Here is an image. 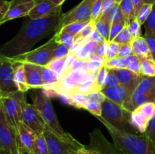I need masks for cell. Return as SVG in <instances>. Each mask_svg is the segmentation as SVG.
Instances as JSON below:
<instances>
[{"mask_svg": "<svg viewBox=\"0 0 155 154\" xmlns=\"http://www.w3.org/2000/svg\"><path fill=\"white\" fill-rule=\"evenodd\" d=\"M85 110H88L89 113H92L95 116H101L102 113V108H101V104L98 101L89 100L87 103Z\"/></svg>", "mask_w": 155, "mask_h": 154, "instance_id": "cell-37", "label": "cell"}, {"mask_svg": "<svg viewBox=\"0 0 155 154\" xmlns=\"http://www.w3.org/2000/svg\"><path fill=\"white\" fill-rule=\"evenodd\" d=\"M31 98L33 104L40 112L46 123V129L49 130L58 137L67 141L74 143H80L71 134L66 132L62 128L53 108L50 98L45 96L42 92H36L34 94H31Z\"/></svg>", "mask_w": 155, "mask_h": 154, "instance_id": "cell-3", "label": "cell"}, {"mask_svg": "<svg viewBox=\"0 0 155 154\" xmlns=\"http://www.w3.org/2000/svg\"><path fill=\"white\" fill-rule=\"evenodd\" d=\"M96 1L97 0H83L78 5L71 11L62 14L58 31L70 24L91 18L92 8Z\"/></svg>", "mask_w": 155, "mask_h": 154, "instance_id": "cell-10", "label": "cell"}, {"mask_svg": "<svg viewBox=\"0 0 155 154\" xmlns=\"http://www.w3.org/2000/svg\"><path fill=\"white\" fill-rule=\"evenodd\" d=\"M89 143L86 146L95 154H123L114 144L108 141L101 130L95 128L89 134Z\"/></svg>", "mask_w": 155, "mask_h": 154, "instance_id": "cell-11", "label": "cell"}, {"mask_svg": "<svg viewBox=\"0 0 155 154\" xmlns=\"http://www.w3.org/2000/svg\"><path fill=\"white\" fill-rule=\"evenodd\" d=\"M126 24L124 22L116 23V24H112L110 27V33H109V39L108 41H114L117 36L121 32V30L124 29Z\"/></svg>", "mask_w": 155, "mask_h": 154, "instance_id": "cell-41", "label": "cell"}, {"mask_svg": "<svg viewBox=\"0 0 155 154\" xmlns=\"http://www.w3.org/2000/svg\"><path fill=\"white\" fill-rule=\"evenodd\" d=\"M111 24V21L106 14H104L101 19L95 22V30L99 32L100 34L107 41H108L109 39V33H110Z\"/></svg>", "mask_w": 155, "mask_h": 154, "instance_id": "cell-25", "label": "cell"}, {"mask_svg": "<svg viewBox=\"0 0 155 154\" xmlns=\"http://www.w3.org/2000/svg\"><path fill=\"white\" fill-rule=\"evenodd\" d=\"M111 137L113 143L123 154H155V143L144 134H132L118 129L102 116H95Z\"/></svg>", "mask_w": 155, "mask_h": 154, "instance_id": "cell-2", "label": "cell"}, {"mask_svg": "<svg viewBox=\"0 0 155 154\" xmlns=\"http://www.w3.org/2000/svg\"><path fill=\"white\" fill-rule=\"evenodd\" d=\"M77 154H95L91 149H88L86 146L77 151Z\"/></svg>", "mask_w": 155, "mask_h": 154, "instance_id": "cell-56", "label": "cell"}, {"mask_svg": "<svg viewBox=\"0 0 155 154\" xmlns=\"http://www.w3.org/2000/svg\"><path fill=\"white\" fill-rule=\"evenodd\" d=\"M25 72L26 79L29 87L32 89L41 88L44 87L41 66L32 63H23Z\"/></svg>", "mask_w": 155, "mask_h": 154, "instance_id": "cell-16", "label": "cell"}, {"mask_svg": "<svg viewBox=\"0 0 155 154\" xmlns=\"http://www.w3.org/2000/svg\"><path fill=\"white\" fill-rule=\"evenodd\" d=\"M144 38L145 39L147 43H148V47H149V49L151 51L153 60H155V38H153L151 36H149L145 34L144 36Z\"/></svg>", "mask_w": 155, "mask_h": 154, "instance_id": "cell-53", "label": "cell"}, {"mask_svg": "<svg viewBox=\"0 0 155 154\" xmlns=\"http://www.w3.org/2000/svg\"><path fill=\"white\" fill-rule=\"evenodd\" d=\"M26 100L24 92L18 90L10 95L0 96V110L6 120L18 133V128L22 122L23 106Z\"/></svg>", "mask_w": 155, "mask_h": 154, "instance_id": "cell-5", "label": "cell"}, {"mask_svg": "<svg viewBox=\"0 0 155 154\" xmlns=\"http://www.w3.org/2000/svg\"><path fill=\"white\" fill-rule=\"evenodd\" d=\"M88 96H89V100H93V101H98V102L101 103V104L106 99V97L104 96V94L101 91L94 92V93L89 94Z\"/></svg>", "mask_w": 155, "mask_h": 154, "instance_id": "cell-54", "label": "cell"}, {"mask_svg": "<svg viewBox=\"0 0 155 154\" xmlns=\"http://www.w3.org/2000/svg\"><path fill=\"white\" fill-rule=\"evenodd\" d=\"M115 4H116V2L114 0H104V2H103L102 5V8H101V14H100V16L98 18V21L99 19H101L104 14H106L113 8V6Z\"/></svg>", "mask_w": 155, "mask_h": 154, "instance_id": "cell-49", "label": "cell"}, {"mask_svg": "<svg viewBox=\"0 0 155 154\" xmlns=\"http://www.w3.org/2000/svg\"><path fill=\"white\" fill-rule=\"evenodd\" d=\"M119 47H120V44L117 43V42H114V41H108L107 58H106V60L117 57L118 51H119Z\"/></svg>", "mask_w": 155, "mask_h": 154, "instance_id": "cell-42", "label": "cell"}, {"mask_svg": "<svg viewBox=\"0 0 155 154\" xmlns=\"http://www.w3.org/2000/svg\"><path fill=\"white\" fill-rule=\"evenodd\" d=\"M71 51L68 47L65 46L63 44H58L55 51H54V57L53 59H61L67 57L70 54ZM52 59V60H53Z\"/></svg>", "mask_w": 155, "mask_h": 154, "instance_id": "cell-40", "label": "cell"}, {"mask_svg": "<svg viewBox=\"0 0 155 154\" xmlns=\"http://www.w3.org/2000/svg\"><path fill=\"white\" fill-rule=\"evenodd\" d=\"M155 103V94L145 93L140 91L136 90L133 94L130 100V107L133 113L135 110L141 105L146 103Z\"/></svg>", "mask_w": 155, "mask_h": 154, "instance_id": "cell-21", "label": "cell"}, {"mask_svg": "<svg viewBox=\"0 0 155 154\" xmlns=\"http://www.w3.org/2000/svg\"><path fill=\"white\" fill-rule=\"evenodd\" d=\"M107 46H108V41L98 45V48L95 51V54L99 56V57H101V58L104 59V60H106V58H107Z\"/></svg>", "mask_w": 155, "mask_h": 154, "instance_id": "cell-50", "label": "cell"}, {"mask_svg": "<svg viewBox=\"0 0 155 154\" xmlns=\"http://www.w3.org/2000/svg\"><path fill=\"white\" fill-rule=\"evenodd\" d=\"M131 46L133 54L140 60L145 59H153L149 47L144 36L133 39L131 42Z\"/></svg>", "mask_w": 155, "mask_h": 154, "instance_id": "cell-20", "label": "cell"}, {"mask_svg": "<svg viewBox=\"0 0 155 154\" xmlns=\"http://www.w3.org/2000/svg\"><path fill=\"white\" fill-rule=\"evenodd\" d=\"M88 39H89V40L97 42L98 45H101V44L107 42V40H106V39H104L101 34H100L99 32L97 31L96 30H95L93 32H92V33L89 36V37L88 38Z\"/></svg>", "mask_w": 155, "mask_h": 154, "instance_id": "cell-51", "label": "cell"}, {"mask_svg": "<svg viewBox=\"0 0 155 154\" xmlns=\"http://www.w3.org/2000/svg\"><path fill=\"white\" fill-rule=\"evenodd\" d=\"M15 64L6 56L0 54V96L18 91L15 82Z\"/></svg>", "mask_w": 155, "mask_h": 154, "instance_id": "cell-8", "label": "cell"}, {"mask_svg": "<svg viewBox=\"0 0 155 154\" xmlns=\"http://www.w3.org/2000/svg\"><path fill=\"white\" fill-rule=\"evenodd\" d=\"M104 64V63L103 62L96 61V60H89V61L86 62V66H87L89 72L91 73L96 74V75L100 68Z\"/></svg>", "mask_w": 155, "mask_h": 154, "instance_id": "cell-48", "label": "cell"}, {"mask_svg": "<svg viewBox=\"0 0 155 154\" xmlns=\"http://www.w3.org/2000/svg\"><path fill=\"white\" fill-rule=\"evenodd\" d=\"M114 1L116 2V3H117V4H120V3L123 0H114Z\"/></svg>", "mask_w": 155, "mask_h": 154, "instance_id": "cell-61", "label": "cell"}, {"mask_svg": "<svg viewBox=\"0 0 155 154\" xmlns=\"http://www.w3.org/2000/svg\"><path fill=\"white\" fill-rule=\"evenodd\" d=\"M15 82L17 88L21 91L24 92L30 89L26 79L25 72L23 63H15Z\"/></svg>", "mask_w": 155, "mask_h": 154, "instance_id": "cell-23", "label": "cell"}, {"mask_svg": "<svg viewBox=\"0 0 155 154\" xmlns=\"http://www.w3.org/2000/svg\"><path fill=\"white\" fill-rule=\"evenodd\" d=\"M119 84L120 83L119 81H118L117 76V75L115 74V72H114L113 69H108V70H107V77H106L104 87H105V86L117 85Z\"/></svg>", "mask_w": 155, "mask_h": 154, "instance_id": "cell-46", "label": "cell"}, {"mask_svg": "<svg viewBox=\"0 0 155 154\" xmlns=\"http://www.w3.org/2000/svg\"><path fill=\"white\" fill-rule=\"evenodd\" d=\"M58 43L53 37L48 42L36 49L31 50L24 54L8 57L9 60L15 63H32V64L46 66L53 59Z\"/></svg>", "mask_w": 155, "mask_h": 154, "instance_id": "cell-6", "label": "cell"}, {"mask_svg": "<svg viewBox=\"0 0 155 154\" xmlns=\"http://www.w3.org/2000/svg\"><path fill=\"white\" fill-rule=\"evenodd\" d=\"M151 119L142 111L136 109L131 114V122L140 134L145 132Z\"/></svg>", "mask_w": 155, "mask_h": 154, "instance_id": "cell-22", "label": "cell"}, {"mask_svg": "<svg viewBox=\"0 0 155 154\" xmlns=\"http://www.w3.org/2000/svg\"><path fill=\"white\" fill-rule=\"evenodd\" d=\"M131 2L133 4V8H134V12L135 15H137V14L139 13V10L141 9V8L142 7V5H144L143 0H131Z\"/></svg>", "mask_w": 155, "mask_h": 154, "instance_id": "cell-55", "label": "cell"}, {"mask_svg": "<svg viewBox=\"0 0 155 154\" xmlns=\"http://www.w3.org/2000/svg\"><path fill=\"white\" fill-rule=\"evenodd\" d=\"M142 74L145 76H155V60L153 59L141 60Z\"/></svg>", "mask_w": 155, "mask_h": 154, "instance_id": "cell-31", "label": "cell"}, {"mask_svg": "<svg viewBox=\"0 0 155 154\" xmlns=\"http://www.w3.org/2000/svg\"><path fill=\"white\" fill-rule=\"evenodd\" d=\"M133 38L132 36L131 33L130 31L128 26L126 25L124 27L120 33L115 37L114 39V42H117L118 44H124V43H131Z\"/></svg>", "mask_w": 155, "mask_h": 154, "instance_id": "cell-34", "label": "cell"}, {"mask_svg": "<svg viewBox=\"0 0 155 154\" xmlns=\"http://www.w3.org/2000/svg\"><path fill=\"white\" fill-rule=\"evenodd\" d=\"M11 8L4 18L0 20L2 24L11 20L27 17L37 4V0H11Z\"/></svg>", "mask_w": 155, "mask_h": 154, "instance_id": "cell-14", "label": "cell"}, {"mask_svg": "<svg viewBox=\"0 0 155 154\" xmlns=\"http://www.w3.org/2000/svg\"><path fill=\"white\" fill-rule=\"evenodd\" d=\"M95 30V22L91 21V22L89 24H87L78 34L76 35V42H81V41H83L87 39V38H89V36L92 34V32Z\"/></svg>", "mask_w": 155, "mask_h": 154, "instance_id": "cell-36", "label": "cell"}, {"mask_svg": "<svg viewBox=\"0 0 155 154\" xmlns=\"http://www.w3.org/2000/svg\"><path fill=\"white\" fill-rule=\"evenodd\" d=\"M127 69L133 71L138 74H142V66L141 61L136 55L132 54L127 57Z\"/></svg>", "mask_w": 155, "mask_h": 154, "instance_id": "cell-35", "label": "cell"}, {"mask_svg": "<svg viewBox=\"0 0 155 154\" xmlns=\"http://www.w3.org/2000/svg\"><path fill=\"white\" fill-rule=\"evenodd\" d=\"M103 2H104V0H97L95 4H94L92 10V14H91V20H92V21L95 22L96 21H98L100 14H101V8H102Z\"/></svg>", "mask_w": 155, "mask_h": 154, "instance_id": "cell-45", "label": "cell"}, {"mask_svg": "<svg viewBox=\"0 0 155 154\" xmlns=\"http://www.w3.org/2000/svg\"><path fill=\"white\" fill-rule=\"evenodd\" d=\"M19 154H32V153L30 152V151L27 150V149H26V148L24 147L22 144H21V148H20Z\"/></svg>", "mask_w": 155, "mask_h": 154, "instance_id": "cell-57", "label": "cell"}, {"mask_svg": "<svg viewBox=\"0 0 155 154\" xmlns=\"http://www.w3.org/2000/svg\"><path fill=\"white\" fill-rule=\"evenodd\" d=\"M117 75L120 85L125 87L128 91L133 95L138 85L145 75L138 74L128 69H113Z\"/></svg>", "mask_w": 155, "mask_h": 154, "instance_id": "cell-15", "label": "cell"}, {"mask_svg": "<svg viewBox=\"0 0 155 154\" xmlns=\"http://www.w3.org/2000/svg\"><path fill=\"white\" fill-rule=\"evenodd\" d=\"M66 60L67 57L61 59H53L46 65V66L54 71V72H56L60 77V75H61L64 69Z\"/></svg>", "mask_w": 155, "mask_h": 154, "instance_id": "cell-32", "label": "cell"}, {"mask_svg": "<svg viewBox=\"0 0 155 154\" xmlns=\"http://www.w3.org/2000/svg\"><path fill=\"white\" fill-rule=\"evenodd\" d=\"M22 122L30 127L37 134H43L46 129V123L40 112L33 104L25 101L23 106Z\"/></svg>", "mask_w": 155, "mask_h": 154, "instance_id": "cell-12", "label": "cell"}, {"mask_svg": "<svg viewBox=\"0 0 155 154\" xmlns=\"http://www.w3.org/2000/svg\"><path fill=\"white\" fill-rule=\"evenodd\" d=\"M53 37L54 38L58 43L63 44L69 48H71L76 42V38L74 35L67 33V32L61 31V30L54 33Z\"/></svg>", "mask_w": 155, "mask_h": 154, "instance_id": "cell-27", "label": "cell"}, {"mask_svg": "<svg viewBox=\"0 0 155 154\" xmlns=\"http://www.w3.org/2000/svg\"><path fill=\"white\" fill-rule=\"evenodd\" d=\"M0 154H12L10 152L7 150H5V149H0Z\"/></svg>", "mask_w": 155, "mask_h": 154, "instance_id": "cell-60", "label": "cell"}, {"mask_svg": "<svg viewBox=\"0 0 155 154\" xmlns=\"http://www.w3.org/2000/svg\"><path fill=\"white\" fill-rule=\"evenodd\" d=\"M43 134L49 154H77V151L85 146L81 143H74L63 140L48 129H45Z\"/></svg>", "mask_w": 155, "mask_h": 154, "instance_id": "cell-9", "label": "cell"}, {"mask_svg": "<svg viewBox=\"0 0 155 154\" xmlns=\"http://www.w3.org/2000/svg\"><path fill=\"white\" fill-rule=\"evenodd\" d=\"M42 79L44 82V87L56 84L59 82V75L56 72L51 70L46 66H40Z\"/></svg>", "mask_w": 155, "mask_h": 154, "instance_id": "cell-26", "label": "cell"}, {"mask_svg": "<svg viewBox=\"0 0 155 154\" xmlns=\"http://www.w3.org/2000/svg\"><path fill=\"white\" fill-rule=\"evenodd\" d=\"M98 45H99L97 42L89 40L87 38L82 42L81 45L73 53L76 54L78 59L83 61L88 62L89 61L91 56L95 53Z\"/></svg>", "mask_w": 155, "mask_h": 154, "instance_id": "cell-19", "label": "cell"}, {"mask_svg": "<svg viewBox=\"0 0 155 154\" xmlns=\"http://www.w3.org/2000/svg\"><path fill=\"white\" fill-rule=\"evenodd\" d=\"M61 15V12L35 19L28 17L16 36L1 47L0 54L13 57L31 51L33 45L41 39L58 32Z\"/></svg>", "mask_w": 155, "mask_h": 154, "instance_id": "cell-1", "label": "cell"}, {"mask_svg": "<svg viewBox=\"0 0 155 154\" xmlns=\"http://www.w3.org/2000/svg\"><path fill=\"white\" fill-rule=\"evenodd\" d=\"M18 135L23 146L32 152L34 146L35 141L39 134H36L32 128L27 126L24 122H21L18 128Z\"/></svg>", "mask_w": 155, "mask_h": 154, "instance_id": "cell-18", "label": "cell"}, {"mask_svg": "<svg viewBox=\"0 0 155 154\" xmlns=\"http://www.w3.org/2000/svg\"><path fill=\"white\" fill-rule=\"evenodd\" d=\"M137 109L145 113L150 119H152L155 115V103H146L141 105Z\"/></svg>", "mask_w": 155, "mask_h": 154, "instance_id": "cell-39", "label": "cell"}, {"mask_svg": "<svg viewBox=\"0 0 155 154\" xmlns=\"http://www.w3.org/2000/svg\"><path fill=\"white\" fill-rule=\"evenodd\" d=\"M21 144L18 133L8 122L0 110V149L12 154H19Z\"/></svg>", "mask_w": 155, "mask_h": 154, "instance_id": "cell-7", "label": "cell"}, {"mask_svg": "<svg viewBox=\"0 0 155 154\" xmlns=\"http://www.w3.org/2000/svg\"><path fill=\"white\" fill-rule=\"evenodd\" d=\"M107 70H108V68L106 66H104V65H103L100 68L99 70H98V73H97L96 81H95V82H96L97 86H98L100 91L104 87V85H105V80L106 77H107Z\"/></svg>", "mask_w": 155, "mask_h": 154, "instance_id": "cell-38", "label": "cell"}, {"mask_svg": "<svg viewBox=\"0 0 155 154\" xmlns=\"http://www.w3.org/2000/svg\"><path fill=\"white\" fill-rule=\"evenodd\" d=\"M61 6H57L49 0H37V4L30 12L27 17L30 18H39L53 13H61Z\"/></svg>", "mask_w": 155, "mask_h": 154, "instance_id": "cell-17", "label": "cell"}, {"mask_svg": "<svg viewBox=\"0 0 155 154\" xmlns=\"http://www.w3.org/2000/svg\"><path fill=\"white\" fill-rule=\"evenodd\" d=\"M91 18H89V19L83 20V21H77V22H74L72 24H70L68 25L65 26L63 28L61 29V31L67 32V33H69L71 34L74 35L76 36L77 34H78L85 27H86L87 24H89V23L91 22ZM59 30V31H60Z\"/></svg>", "mask_w": 155, "mask_h": 154, "instance_id": "cell-28", "label": "cell"}, {"mask_svg": "<svg viewBox=\"0 0 155 154\" xmlns=\"http://www.w3.org/2000/svg\"><path fill=\"white\" fill-rule=\"evenodd\" d=\"M145 29V35L155 38V2L153 4L152 10L148 19L144 24Z\"/></svg>", "mask_w": 155, "mask_h": 154, "instance_id": "cell-30", "label": "cell"}, {"mask_svg": "<svg viewBox=\"0 0 155 154\" xmlns=\"http://www.w3.org/2000/svg\"><path fill=\"white\" fill-rule=\"evenodd\" d=\"M101 116L118 129L132 134H140L131 122L132 113L113 101L106 99L101 103Z\"/></svg>", "mask_w": 155, "mask_h": 154, "instance_id": "cell-4", "label": "cell"}, {"mask_svg": "<svg viewBox=\"0 0 155 154\" xmlns=\"http://www.w3.org/2000/svg\"><path fill=\"white\" fill-rule=\"evenodd\" d=\"M144 134L155 143V115L150 120L146 131L144 133Z\"/></svg>", "mask_w": 155, "mask_h": 154, "instance_id": "cell-47", "label": "cell"}, {"mask_svg": "<svg viewBox=\"0 0 155 154\" xmlns=\"http://www.w3.org/2000/svg\"><path fill=\"white\" fill-rule=\"evenodd\" d=\"M120 8L123 16H124L125 24L128 26L132 21L136 19L134 8L132 4L131 0H123L120 3Z\"/></svg>", "mask_w": 155, "mask_h": 154, "instance_id": "cell-24", "label": "cell"}, {"mask_svg": "<svg viewBox=\"0 0 155 154\" xmlns=\"http://www.w3.org/2000/svg\"><path fill=\"white\" fill-rule=\"evenodd\" d=\"M32 154H49L46 140L43 134H39L35 141Z\"/></svg>", "mask_w": 155, "mask_h": 154, "instance_id": "cell-29", "label": "cell"}, {"mask_svg": "<svg viewBox=\"0 0 155 154\" xmlns=\"http://www.w3.org/2000/svg\"><path fill=\"white\" fill-rule=\"evenodd\" d=\"M0 20L2 19L11 8V2L7 0H0Z\"/></svg>", "mask_w": 155, "mask_h": 154, "instance_id": "cell-52", "label": "cell"}, {"mask_svg": "<svg viewBox=\"0 0 155 154\" xmlns=\"http://www.w3.org/2000/svg\"><path fill=\"white\" fill-rule=\"evenodd\" d=\"M51 3L57 6H61L62 4L64 2L65 0H49Z\"/></svg>", "mask_w": 155, "mask_h": 154, "instance_id": "cell-58", "label": "cell"}, {"mask_svg": "<svg viewBox=\"0 0 155 154\" xmlns=\"http://www.w3.org/2000/svg\"><path fill=\"white\" fill-rule=\"evenodd\" d=\"M153 4H148V3H144L142 7L139 10V13L136 17V19L139 21L141 25H143L145 21L148 19L151 10H152Z\"/></svg>", "mask_w": 155, "mask_h": 154, "instance_id": "cell-33", "label": "cell"}, {"mask_svg": "<svg viewBox=\"0 0 155 154\" xmlns=\"http://www.w3.org/2000/svg\"><path fill=\"white\" fill-rule=\"evenodd\" d=\"M141 24H139V21L136 19H135L134 21H132L130 24L128 25L129 29H130V31L131 33L132 36H133V39H136V38L140 37L141 35H142V29H141Z\"/></svg>", "mask_w": 155, "mask_h": 154, "instance_id": "cell-43", "label": "cell"}, {"mask_svg": "<svg viewBox=\"0 0 155 154\" xmlns=\"http://www.w3.org/2000/svg\"><path fill=\"white\" fill-rule=\"evenodd\" d=\"M144 3H148V4H154L155 0H143Z\"/></svg>", "mask_w": 155, "mask_h": 154, "instance_id": "cell-59", "label": "cell"}, {"mask_svg": "<svg viewBox=\"0 0 155 154\" xmlns=\"http://www.w3.org/2000/svg\"><path fill=\"white\" fill-rule=\"evenodd\" d=\"M132 54H133V49H132L131 43L120 44L117 57L127 58V57H128L129 56L132 55Z\"/></svg>", "mask_w": 155, "mask_h": 154, "instance_id": "cell-44", "label": "cell"}, {"mask_svg": "<svg viewBox=\"0 0 155 154\" xmlns=\"http://www.w3.org/2000/svg\"><path fill=\"white\" fill-rule=\"evenodd\" d=\"M101 91L107 99L132 113L130 107L132 95L125 87L120 84L113 86H105L101 89Z\"/></svg>", "mask_w": 155, "mask_h": 154, "instance_id": "cell-13", "label": "cell"}]
</instances>
